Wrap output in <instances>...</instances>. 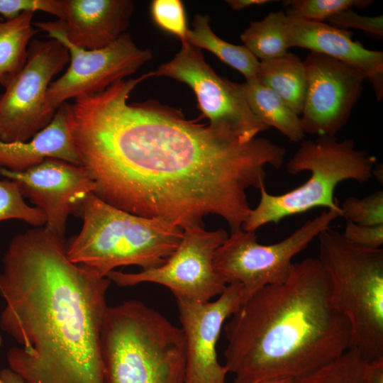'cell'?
Listing matches in <instances>:
<instances>
[{"label": "cell", "mask_w": 383, "mask_h": 383, "mask_svg": "<svg viewBox=\"0 0 383 383\" xmlns=\"http://www.w3.org/2000/svg\"><path fill=\"white\" fill-rule=\"evenodd\" d=\"M145 79H121L69 104L79 165L95 182L94 194L183 230L204 226L209 214L231 232L241 228L252 210L246 191L265 187V167L280 168L286 149L265 138L243 141L155 101L128 103Z\"/></svg>", "instance_id": "obj_1"}, {"label": "cell", "mask_w": 383, "mask_h": 383, "mask_svg": "<svg viewBox=\"0 0 383 383\" xmlns=\"http://www.w3.org/2000/svg\"><path fill=\"white\" fill-rule=\"evenodd\" d=\"M66 243L33 228L3 257L0 328L20 345L6 358L24 383H105L101 330L111 282L72 262Z\"/></svg>", "instance_id": "obj_2"}, {"label": "cell", "mask_w": 383, "mask_h": 383, "mask_svg": "<svg viewBox=\"0 0 383 383\" xmlns=\"http://www.w3.org/2000/svg\"><path fill=\"white\" fill-rule=\"evenodd\" d=\"M224 326V351L234 383L292 382L331 362L350 346V326L331 301L318 258L293 264L282 284L244 301Z\"/></svg>", "instance_id": "obj_3"}, {"label": "cell", "mask_w": 383, "mask_h": 383, "mask_svg": "<svg viewBox=\"0 0 383 383\" xmlns=\"http://www.w3.org/2000/svg\"><path fill=\"white\" fill-rule=\"evenodd\" d=\"M101 351L105 383H184L182 328L139 300L108 306Z\"/></svg>", "instance_id": "obj_4"}, {"label": "cell", "mask_w": 383, "mask_h": 383, "mask_svg": "<svg viewBox=\"0 0 383 383\" xmlns=\"http://www.w3.org/2000/svg\"><path fill=\"white\" fill-rule=\"evenodd\" d=\"M80 231L66 243L73 263L88 266L101 276L121 266L149 270L164 264L183 235L179 226L139 216L113 206L94 193L82 201Z\"/></svg>", "instance_id": "obj_5"}, {"label": "cell", "mask_w": 383, "mask_h": 383, "mask_svg": "<svg viewBox=\"0 0 383 383\" xmlns=\"http://www.w3.org/2000/svg\"><path fill=\"white\" fill-rule=\"evenodd\" d=\"M376 160L367 151L357 150L350 138L339 141L335 136H321L315 140H303L287 162L286 170L292 175L309 172V178L298 187L278 195L262 187L260 201L252 209L242 229L255 231L268 223H277L318 207L327 208L342 216L334 196L336 187L345 180L369 181Z\"/></svg>", "instance_id": "obj_6"}, {"label": "cell", "mask_w": 383, "mask_h": 383, "mask_svg": "<svg viewBox=\"0 0 383 383\" xmlns=\"http://www.w3.org/2000/svg\"><path fill=\"white\" fill-rule=\"evenodd\" d=\"M331 301L350 326V346L365 360L383 358V250L355 245L330 227L318 236Z\"/></svg>", "instance_id": "obj_7"}, {"label": "cell", "mask_w": 383, "mask_h": 383, "mask_svg": "<svg viewBox=\"0 0 383 383\" xmlns=\"http://www.w3.org/2000/svg\"><path fill=\"white\" fill-rule=\"evenodd\" d=\"M340 216L334 211H323L286 238L271 245L259 243L255 231L237 229L216 250L215 271L226 284L242 286L243 302L264 287L284 283L291 273L293 258Z\"/></svg>", "instance_id": "obj_8"}, {"label": "cell", "mask_w": 383, "mask_h": 383, "mask_svg": "<svg viewBox=\"0 0 383 383\" xmlns=\"http://www.w3.org/2000/svg\"><path fill=\"white\" fill-rule=\"evenodd\" d=\"M69 62L68 50L58 40H31L24 67L0 95L1 141L27 143L48 126L56 111L47 104V91Z\"/></svg>", "instance_id": "obj_9"}, {"label": "cell", "mask_w": 383, "mask_h": 383, "mask_svg": "<svg viewBox=\"0 0 383 383\" xmlns=\"http://www.w3.org/2000/svg\"><path fill=\"white\" fill-rule=\"evenodd\" d=\"M170 62L150 77H167L187 84L194 91L201 118L209 121L213 128L231 133L243 141H249L270 128L260 121L249 108L240 84L218 76L208 65L201 49L187 40Z\"/></svg>", "instance_id": "obj_10"}, {"label": "cell", "mask_w": 383, "mask_h": 383, "mask_svg": "<svg viewBox=\"0 0 383 383\" xmlns=\"http://www.w3.org/2000/svg\"><path fill=\"white\" fill-rule=\"evenodd\" d=\"M228 236L221 228L210 231L204 226L184 229L179 245L162 265L136 273L113 270L106 277L119 287L151 282L166 287L176 299L209 301L227 285L215 271L213 260Z\"/></svg>", "instance_id": "obj_11"}, {"label": "cell", "mask_w": 383, "mask_h": 383, "mask_svg": "<svg viewBox=\"0 0 383 383\" xmlns=\"http://www.w3.org/2000/svg\"><path fill=\"white\" fill-rule=\"evenodd\" d=\"M40 30L67 48L70 65L59 79L51 82L46 94L48 106L54 111L69 99L101 92L117 81L135 73L152 57L125 33L109 45L98 50L77 47L65 37L56 21L33 23Z\"/></svg>", "instance_id": "obj_12"}, {"label": "cell", "mask_w": 383, "mask_h": 383, "mask_svg": "<svg viewBox=\"0 0 383 383\" xmlns=\"http://www.w3.org/2000/svg\"><path fill=\"white\" fill-rule=\"evenodd\" d=\"M306 87L300 122L306 134L335 136L358 101L365 79L356 68L311 51L303 60Z\"/></svg>", "instance_id": "obj_13"}, {"label": "cell", "mask_w": 383, "mask_h": 383, "mask_svg": "<svg viewBox=\"0 0 383 383\" xmlns=\"http://www.w3.org/2000/svg\"><path fill=\"white\" fill-rule=\"evenodd\" d=\"M176 299L185 341L184 383H226L228 372L218 360L216 344L224 322L243 302L242 286L227 284L213 301Z\"/></svg>", "instance_id": "obj_14"}, {"label": "cell", "mask_w": 383, "mask_h": 383, "mask_svg": "<svg viewBox=\"0 0 383 383\" xmlns=\"http://www.w3.org/2000/svg\"><path fill=\"white\" fill-rule=\"evenodd\" d=\"M0 174L16 182L23 196L43 212L44 227L62 237L69 216L79 213L84 199L96 189L84 167L57 158H46L23 172L0 168Z\"/></svg>", "instance_id": "obj_15"}, {"label": "cell", "mask_w": 383, "mask_h": 383, "mask_svg": "<svg viewBox=\"0 0 383 383\" xmlns=\"http://www.w3.org/2000/svg\"><path fill=\"white\" fill-rule=\"evenodd\" d=\"M286 14V13H285ZM283 33L287 47H300L326 55L358 70L372 84L376 99H383V52L352 39L353 33L324 22L285 16Z\"/></svg>", "instance_id": "obj_16"}, {"label": "cell", "mask_w": 383, "mask_h": 383, "mask_svg": "<svg viewBox=\"0 0 383 383\" xmlns=\"http://www.w3.org/2000/svg\"><path fill=\"white\" fill-rule=\"evenodd\" d=\"M57 23L72 45L92 50L104 48L124 34L133 4L129 0H62Z\"/></svg>", "instance_id": "obj_17"}, {"label": "cell", "mask_w": 383, "mask_h": 383, "mask_svg": "<svg viewBox=\"0 0 383 383\" xmlns=\"http://www.w3.org/2000/svg\"><path fill=\"white\" fill-rule=\"evenodd\" d=\"M48 157L79 165L67 103L60 106L48 126L30 141L7 143L0 140V168L23 172Z\"/></svg>", "instance_id": "obj_18"}, {"label": "cell", "mask_w": 383, "mask_h": 383, "mask_svg": "<svg viewBox=\"0 0 383 383\" xmlns=\"http://www.w3.org/2000/svg\"><path fill=\"white\" fill-rule=\"evenodd\" d=\"M240 87L249 108L260 121L276 128L291 142L304 139L300 117L274 91L257 77L240 84Z\"/></svg>", "instance_id": "obj_19"}, {"label": "cell", "mask_w": 383, "mask_h": 383, "mask_svg": "<svg viewBox=\"0 0 383 383\" xmlns=\"http://www.w3.org/2000/svg\"><path fill=\"white\" fill-rule=\"evenodd\" d=\"M256 77L274 91L298 116L301 114L306 87L303 60L287 52L276 58L260 61Z\"/></svg>", "instance_id": "obj_20"}, {"label": "cell", "mask_w": 383, "mask_h": 383, "mask_svg": "<svg viewBox=\"0 0 383 383\" xmlns=\"http://www.w3.org/2000/svg\"><path fill=\"white\" fill-rule=\"evenodd\" d=\"M33 11H24L17 17L0 21V84L4 88L24 67L33 37L40 30L32 26Z\"/></svg>", "instance_id": "obj_21"}, {"label": "cell", "mask_w": 383, "mask_h": 383, "mask_svg": "<svg viewBox=\"0 0 383 383\" xmlns=\"http://www.w3.org/2000/svg\"><path fill=\"white\" fill-rule=\"evenodd\" d=\"M186 40L192 45L206 49L227 65L240 72L246 80L256 77L260 61L244 45H236L217 36L209 25V16L196 14L193 28L188 30Z\"/></svg>", "instance_id": "obj_22"}, {"label": "cell", "mask_w": 383, "mask_h": 383, "mask_svg": "<svg viewBox=\"0 0 383 383\" xmlns=\"http://www.w3.org/2000/svg\"><path fill=\"white\" fill-rule=\"evenodd\" d=\"M286 14L282 11L270 13L262 20L251 21L240 35V40L260 61L285 55L289 48L283 33Z\"/></svg>", "instance_id": "obj_23"}, {"label": "cell", "mask_w": 383, "mask_h": 383, "mask_svg": "<svg viewBox=\"0 0 383 383\" xmlns=\"http://www.w3.org/2000/svg\"><path fill=\"white\" fill-rule=\"evenodd\" d=\"M366 360L349 349L340 357L291 383H370L366 375Z\"/></svg>", "instance_id": "obj_24"}, {"label": "cell", "mask_w": 383, "mask_h": 383, "mask_svg": "<svg viewBox=\"0 0 383 383\" xmlns=\"http://www.w3.org/2000/svg\"><path fill=\"white\" fill-rule=\"evenodd\" d=\"M371 0H287L283 1L286 15L316 22H323L331 16L347 9H365Z\"/></svg>", "instance_id": "obj_25"}, {"label": "cell", "mask_w": 383, "mask_h": 383, "mask_svg": "<svg viewBox=\"0 0 383 383\" xmlns=\"http://www.w3.org/2000/svg\"><path fill=\"white\" fill-rule=\"evenodd\" d=\"M9 219L22 220L35 228L46 223L43 212L28 205L17 184L5 178L0 179V221Z\"/></svg>", "instance_id": "obj_26"}, {"label": "cell", "mask_w": 383, "mask_h": 383, "mask_svg": "<svg viewBox=\"0 0 383 383\" xmlns=\"http://www.w3.org/2000/svg\"><path fill=\"white\" fill-rule=\"evenodd\" d=\"M342 216L348 221L364 226L383 224V192L377 191L359 199L350 196L340 206Z\"/></svg>", "instance_id": "obj_27"}, {"label": "cell", "mask_w": 383, "mask_h": 383, "mask_svg": "<svg viewBox=\"0 0 383 383\" xmlns=\"http://www.w3.org/2000/svg\"><path fill=\"white\" fill-rule=\"evenodd\" d=\"M151 15L162 29L186 40L188 28L183 4L179 0H155L151 3Z\"/></svg>", "instance_id": "obj_28"}, {"label": "cell", "mask_w": 383, "mask_h": 383, "mask_svg": "<svg viewBox=\"0 0 383 383\" xmlns=\"http://www.w3.org/2000/svg\"><path fill=\"white\" fill-rule=\"evenodd\" d=\"M48 13L60 20L62 17V0H0V14L5 20L17 17L24 11Z\"/></svg>", "instance_id": "obj_29"}, {"label": "cell", "mask_w": 383, "mask_h": 383, "mask_svg": "<svg viewBox=\"0 0 383 383\" xmlns=\"http://www.w3.org/2000/svg\"><path fill=\"white\" fill-rule=\"evenodd\" d=\"M335 27L356 28L364 30L374 36L383 37V16H365L357 14L353 9L338 13L327 19Z\"/></svg>", "instance_id": "obj_30"}, {"label": "cell", "mask_w": 383, "mask_h": 383, "mask_svg": "<svg viewBox=\"0 0 383 383\" xmlns=\"http://www.w3.org/2000/svg\"><path fill=\"white\" fill-rule=\"evenodd\" d=\"M343 238L350 243L362 248H381L383 244V224L364 226L347 221Z\"/></svg>", "instance_id": "obj_31"}, {"label": "cell", "mask_w": 383, "mask_h": 383, "mask_svg": "<svg viewBox=\"0 0 383 383\" xmlns=\"http://www.w3.org/2000/svg\"><path fill=\"white\" fill-rule=\"evenodd\" d=\"M366 375L370 383H383V358L367 361Z\"/></svg>", "instance_id": "obj_32"}, {"label": "cell", "mask_w": 383, "mask_h": 383, "mask_svg": "<svg viewBox=\"0 0 383 383\" xmlns=\"http://www.w3.org/2000/svg\"><path fill=\"white\" fill-rule=\"evenodd\" d=\"M274 1L270 0H228L226 2L235 11H240L245 8L266 4Z\"/></svg>", "instance_id": "obj_33"}, {"label": "cell", "mask_w": 383, "mask_h": 383, "mask_svg": "<svg viewBox=\"0 0 383 383\" xmlns=\"http://www.w3.org/2000/svg\"><path fill=\"white\" fill-rule=\"evenodd\" d=\"M0 377L4 383H24L23 379L10 368L0 371Z\"/></svg>", "instance_id": "obj_34"}, {"label": "cell", "mask_w": 383, "mask_h": 383, "mask_svg": "<svg viewBox=\"0 0 383 383\" xmlns=\"http://www.w3.org/2000/svg\"><path fill=\"white\" fill-rule=\"evenodd\" d=\"M382 165H378L374 167L372 170V177L374 176L375 178L381 182H382Z\"/></svg>", "instance_id": "obj_35"}, {"label": "cell", "mask_w": 383, "mask_h": 383, "mask_svg": "<svg viewBox=\"0 0 383 383\" xmlns=\"http://www.w3.org/2000/svg\"><path fill=\"white\" fill-rule=\"evenodd\" d=\"M292 382V380L284 379V380H275V381H270V382H260V383H291Z\"/></svg>", "instance_id": "obj_36"}, {"label": "cell", "mask_w": 383, "mask_h": 383, "mask_svg": "<svg viewBox=\"0 0 383 383\" xmlns=\"http://www.w3.org/2000/svg\"><path fill=\"white\" fill-rule=\"evenodd\" d=\"M2 342H3V339H2V338H1V335H0V346H1V344H2Z\"/></svg>", "instance_id": "obj_37"}, {"label": "cell", "mask_w": 383, "mask_h": 383, "mask_svg": "<svg viewBox=\"0 0 383 383\" xmlns=\"http://www.w3.org/2000/svg\"><path fill=\"white\" fill-rule=\"evenodd\" d=\"M0 383H4L0 377Z\"/></svg>", "instance_id": "obj_38"}]
</instances>
